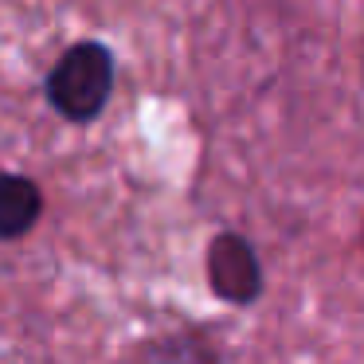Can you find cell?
Segmentation results:
<instances>
[{
  "label": "cell",
  "mask_w": 364,
  "mask_h": 364,
  "mask_svg": "<svg viewBox=\"0 0 364 364\" xmlns=\"http://www.w3.org/2000/svg\"><path fill=\"white\" fill-rule=\"evenodd\" d=\"M114 87V63L102 43H79L71 48L48 79V98L63 118L87 122L106 106Z\"/></svg>",
  "instance_id": "1"
},
{
  "label": "cell",
  "mask_w": 364,
  "mask_h": 364,
  "mask_svg": "<svg viewBox=\"0 0 364 364\" xmlns=\"http://www.w3.org/2000/svg\"><path fill=\"white\" fill-rule=\"evenodd\" d=\"M208 278H212V290L223 301H235V306L255 301L262 290L259 259H255L251 243L239 235H220L212 243V251H208Z\"/></svg>",
  "instance_id": "2"
},
{
  "label": "cell",
  "mask_w": 364,
  "mask_h": 364,
  "mask_svg": "<svg viewBox=\"0 0 364 364\" xmlns=\"http://www.w3.org/2000/svg\"><path fill=\"white\" fill-rule=\"evenodd\" d=\"M40 188L24 176H0V239H20L40 220Z\"/></svg>",
  "instance_id": "3"
},
{
  "label": "cell",
  "mask_w": 364,
  "mask_h": 364,
  "mask_svg": "<svg viewBox=\"0 0 364 364\" xmlns=\"http://www.w3.org/2000/svg\"><path fill=\"white\" fill-rule=\"evenodd\" d=\"M141 364H215V356L196 337H173L145 348Z\"/></svg>",
  "instance_id": "4"
}]
</instances>
